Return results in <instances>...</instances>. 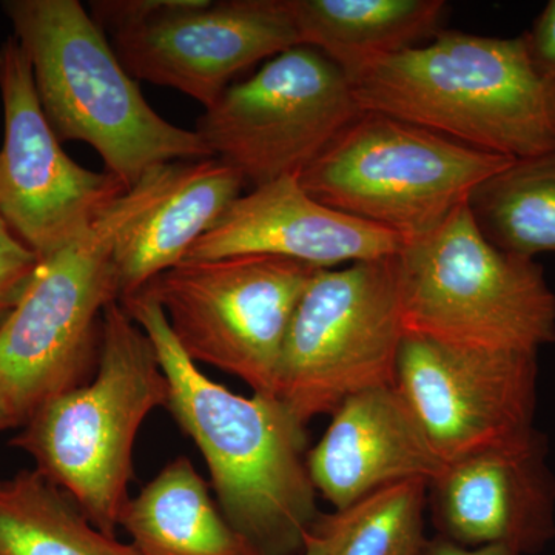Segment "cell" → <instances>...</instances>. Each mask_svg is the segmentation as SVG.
<instances>
[{"mask_svg":"<svg viewBox=\"0 0 555 555\" xmlns=\"http://www.w3.org/2000/svg\"><path fill=\"white\" fill-rule=\"evenodd\" d=\"M478 230L492 246L532 258L555 254V150L478 184L467 199Z\"/></svg>","mask_w":555,"mask_h":555,"instance_id":"obj_21","label":"cell"},{"mask_svg":"<svg viewBox=\"0 0 555 555\" xmlns=\"http://www.w3.org/2000/svg\"><path fill=\"white\" fill-rule=\"evenodd\" d=\"M363 109L345 72L321 51L298 46L230 86L196 124L215 158L255 188L299 177Z\"/></svg>","mask_w":555,"mask_h":555,"instance_id":"obj_10","label":"cell"},{"mask_svg":"<svg viewBox=\"0 0 555 555\" xmlns=\"http://www.w3.org/2000/svg\"><path fill=\"white\" fill-rule=\"evenodd\" d=\"M167 400L169 383L152 339L115 301L102 317L94 378L36 409L11 444L31 455L36 470L64 489L91 524L115 535L130 499L139 429Z\"/></svg>","mask_w":555,"mask_h":555,"instance_id":"obj_4","label":"cell"},{"mask_svg":"<svg viewBox=\"0 0 555 555\" xmlns=\"http://www.w3.org/2000/svg\"><path fill=\"white\" fill-rule=\"evenodd\" d=\"M537 353L404 335L396 386L444 463L534 429Z\"/></svg>","mask_w":555,"mask_h":555,"instance_id":"obj_12","label":"cell"},{"mask_svg":"<svg viewBox=\"0 0 555 555\" xmlns=\"http://www.w3.org/2000/svg\"><path fill=\"white\" fill-rule=\"evenodd\" d=\"M181 0H94L90 16L112 36L131 30L179 5Z\"/></svg>","mask_w":555,"mask_h":555,"instance_id":"obj_24","label":"cell"},{"mask_svg":"<svg viewBox=\"0 0 555 555\" xmlns=\"http://www.w3.org/2000/svg\"><path fill=\"white\" fill-rule=\"evenodd\" d=\"M0 217L40 259L78 238L127 189L83 169L46 118L30 61L14 36L0 46Z\"/></svg>","mask_w":555,"mask_h":555,"instance_id":"obj_11","label":"cell"},{"mask_svg":"<svg viewBox=\"0 0 555 555\" xmlns=\"http://www.w3.org/2000/svg\"><path fill=\"white\" fill-rule=\"evenodd\" d=\"M514 160L363 112L298 179L324 206L409 241L438 228L478 184Z\"/></svg>","mask_w":555,"mask_h":555,"instance_id":"obj_7","label":"cell"},{"mask_svg":"<svg viewBox=\"0 0 555 555\" xmlns=\"http://www.w3.org/2000/svg\"><path fill=\"white\" fill-rule=\"evenodd\" d=\"M155 169L89 229L40 259L30 287L0 331V390L24 425L36 409L90 382L100 361L102 317L119 301L113 246L147 206Z\"/></svg>","mask_w":555,"mask_h":555,"instance_id":"obj_6","label":"cell"},{"mask_svg":"<svg viewBox=\"0 0 555 555\" xmlns=\"http://www.w3.org/2000/svg\"><path fill=\"white\" fill-rule=\"evenodd\" d=\"M243 175L218 158L173 160L155 169L147 206L119 229L113 246L119 301L181 264L243 190Z\"/></svg>","mask_w":555,"mask_h":555,"instance_id":"obj_17","label":"cell"},{"mask_svg":"<svg viewBox=\"0 0 555 555\" xmlns=\"http://www.w3.org/2000/svg\"><path fill=\"white\" fill-rule=\"evenodd\" d=\"M21 422L17 415L11 409L9 400L0 390V430L10 429V427L20 426Z\"/></svg>","mask_w":555,"mask_h":555,"instance_id":"obj_27","label":"cell"},{"mask_svg":"<svg viewBox=\"0 0 555 555\" xmlns=\"http://www.w3.org/2000/svg\"><path fill=\"white\" fill-rule=\"evenodd\" d=\"M406 335L466 349L539 353L555 343V294L532 258L481 235L467 203L397 254Z\"/></svg>","mask_w":555,"mask_h":555,"instance_id":"obj_5","label":"cell"},{"mask_svg":"<svg viewBox=\"0 0 555 555\" xmlns=\"http://www.w3.org/2000/svg\"><path fill=\"white\" fill-rule=\"evenodd\" d=\"M152 339L169 383L167 408L199 448L218 506L262 555H299L320 514L306 425L273 396H236L190 360L158 302L120 301Z\"/></svg>","mask_w":555,"mask_h":555,"instance_id":"obj_1","label":"cell"},{"mask_svg":"<svg viewBox=\"0 0 555 555\" xmlns=\"http://www.w3.org/2000/svg\"><path fill=\"white\" fill-rule=\"evenodd\" d=\"M302 46L347 78L379 60L422 46L440 31L443 0H287Z\"/></svg>","mask_w":555,"mask_h":555,"instance_id":"obj_18","label":"cell"},{"mask_svg":"<svg viewBox=\"0 0 555 555\" xmlns=\"http://www.w3.org/2000/svg\"><path fill=\"white\" fill-rule=\"evenodd\" d=\"M420 555H520L505 545H488L467 547L451 542L447 537L437 535L436 539L426 540Z\"/></svg>","mask_w":555,"mask_h":555,"instance_id":"obj_26","label":"cell"},{"mask_svg":"<svg viewBox=\"0 0 555 555\" xmlns=\"http://www.w3.org/2000/svg\"><path fill=\"white\" fill-rule=\"evenodd\" d=\"M3 10L30 61L51 129L60 141L96 150L124 188L160 164L215 158L196 130L173 126L150 107L78 0H9Z\"/></svg>","mask_w":555,"mask_h":555,"instance_id":"obj_3","label":"cell"},{"mask_svg":"<svg viewBox=\"0 0 555 555\" xmlns=\"http://www.w3.org/2000/svg\"><path fill=\"white\" fill-rule=\"evenodd\" d=\"M308 454L310 480L335 509L383 486L433 481L447 463L397 386L347 398Z\"/></svg>","mask_w":555,"mask_h":555,"instance_id":"obj_16","label":"cell"},{"mask_svg":"<svg viewBox=\"0 0 555 555\" xmlns=\"http://www.w3.org/2000/svg\"><path fill=\"white\" fill-rule=\"evenodd\" d=\"M39 264V255L0 217V331L20 306Z\"/></svg>","mask_w":555,"mask_h":555,"instance_id":"obj_23","label":"cell"},{"mask_svg":"<svg viewBox=\"0 0 555 555\" xmlns=\"http://www.w3.org/2000/svg\"><path fill=\"white\" fill-rule=\"evenodd\" d=\"M404 332L396 257L318 269L288 327L276 398L299 422L396 386Z\"/></svg>","mask_w":555,"mask_h":555,"instance_id":"obj_8","label":"cell"},{"mask_svg":"<svg viewBox=\"0 0 555 555\" xmlns=\"http://www.w3.org/2000/svg\"><path fill=\"white\" fill-rule=\"evenodd\" d=\"M112 46L134 79L208 108L244 69L302 42L287 0H181Z\"/></svg>","mask_w":555,"mask_h":555,"instance_id":"obj_13","label":"cell"},{"mask_svg":"<svg viewBox=\"0 0 555 555\" xmlns=\"http://www.w3.org/2000/svg\"><path fill=\"white\" fill-rule=\"evenodd\" d=\"M546 456V438L534 427L447 463L427 489L440 535L467 547L542 551L555 537V477Z\"/></svg>","mask_w":555,"mask_h":555,"instance_id":"obj_14","label":"cell"},{"mask_svg":"<svg viewBox=\"0 0 555 555\" xmlns=\"http://www.w3.org/2000/svg\"><path fill=\"white\" fill-rule=\"evenodd\" d=\"M299 555H327V547L320 537L309 532L308 539H306L305 550H302V553Z\"/></svg>","mask_w":555,"mask_h":555,"instance_id":"obj_28","label":"cell"},{"mask_svg":"<svg viewBox=\"0 0 555 555\" xmlns=\"http://www.w3.org/2000/svg\"><path fill=\"white\" fill-rule=\"evenodd\" d=\"M119 526L141 555H262L222 516L188 456L129 499Z\"/></svg>","mask_w":555,"mask_h":555,"instance_id":"obj_19","label":"cell"},{"mask_svg":"<svg viewBox=\"0 0 555 555\" xmlns=\"http://www.w3.org/2000/svg\"><path fill=\"white\" fill-rule=\"evenodd\" d=\"M429 481L383 486L352 505L318 516L310 532L327 555H420L426 543L425 509Z\"/></svg>","mask_w":555,"mask_h":555,"instance_id":"obj_22","label":"cell"},{"mask_svg":"<svg viewBox=\"0 0 555 555\" xmlns=\"http://www.w3.org/2000/svg\"><path fill=\"white\" fill-rule=\"evenodd\" d=\"M0 555H141L91 524L39 470L0 480Z\"/></svg>","mask_w":555,"mask_h":555,"instance_id":"obj_20","label":"cell"},{"mask_svg":"<svg viewBox=\"0 0 555 555\" xmlns=\"http://www.w3.org/2000/svg\"><path fill=\"white\" fill-rule=\"evenodd\" d=\"M521 36L537 73L555 93V0L547 2L532 27Z\"/></svg>","mask_w":555,"mask_h":555,"instance_id":"obj_25","label":"cell"},{"mask_svg":"<svg viewBox=\"0 0 555 555\" xmlns=\"http://www.w3.org/2000/svg\"><path fill=\"white\" fill-rule=\"evenodd\" d=\"M363 112L436 131L511 159L555 150V93L524 36L440 30L429 43L374 62L349 78Z\"/></svg>","mask_w":555,"mask_h":555,"instance_id":"obj_2","label":"cell"},{"mask_svg":"<svg viewBox=\"0 0 555 555\" xmlns=\"http://www.w3.org/2000/svg\"><path fill=\"white\" fill-rule=\"evenodd\" d=\"M317 270L270 255L185 259L139 294L158 302L190 360L276 397L288 327Z\"/></svg>","mask_w":555,"mask_h":555,"instance_id":"obj_9","label":"cell"},{"mask_svg":"<svg viewBox=\"0 0 555 555\" xmlns=\"http://www.w3.org/2000/svg\"><path fill=\"white\" fill-rule=\"evenodd\" d=\"M403 244L397 233L324 206L298 177H284L233 201L185 259L270 255L332 269L396 257Z\"/></svg>","mask_w":555,"mask_h":555,"instance_id":"obj_15","label":"cell"}]
</instances>
